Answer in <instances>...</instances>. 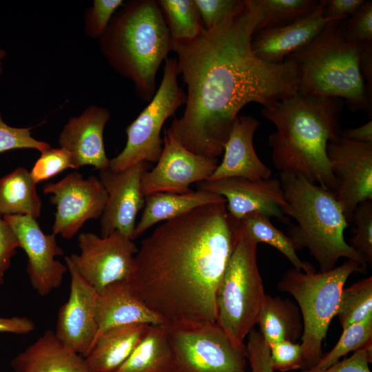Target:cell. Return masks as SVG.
<instances>
[{"label":"cell","mask_w":372,"mask_h":372,"mask_svg":"<svg viewBox=\"0 0 372 372\" xmlns=\"http://www.w3.org/2000/svg\"><path fill=\"white\" fill-rule=\"evenodd\" d=\"M259 19L254 0H241L218 25L203 27L192 39H172L187 93L183 115L166 130L194 154L218 158L247 104L269 107L298 94L291 61L271 63L254 54L251 41Z\"/></svg>","instance_id":"6da1fadb"},{"label":"cell","mask_w":372,"mask_h":372,"mask_svg":"<svg viewBox=\"0 0 372 372\" xmlns=\"http://www.w3.org/2000/svg\"><path fill=\"white\" fill-rule=\"evenodd\" d=\"M237 224L226 203L205 205L165 221L141 241L127 282L168 328L216 323L217 289Z\"/></svg>","instance_id":"7a4b0ae2"},{"label":"cell","mask_w":372,"mask_h":372,"mask_svg":"<svg viewBox=\"0 0 372 372\" xmlns=\"http://www.w3.org/2000/svg\"><path fill=\"white\" fill-rule=\"evenodd\" d=\"M343 105L340 98L298 93L262 108L261 114L276 129L268 143L273 165L280 174L300 176L335 192L337 181L327 148L340 137Z\"/></svg>","instance_id":"3957f363"},{"label":"cell","mask_w":372,"mask_h":372,"mask_svg":"<svg viewBox=\"0 0 372 372\" xmlns=\"http://www.w3.org/2000/svg\"><path fill=\"white\" fill-rule=\"evenodd\" d=\"M279 179L286 201L282 211L296 221L287 229L296 250L307 249L320 271L333 269L341 258L366 268L364 259L344 239L349 223L335 192L300 176L280 173Z\"/></svg>","instance_id":"277c9868"},{"label":"cell","mask_w":372,"mask_h":372,"mask_svg":"<svg viewBox=\"0 0 372 372\" xmlns=\"http://www.w3.org/2000/svg\"><path fill=\"white\" fill-rule=\"evenodd\" d=\"M347 19L330 21L310 43L285 59L294 64L298 94L340 98L351 110H366L371 99L360 71L365 43L345 39Z\"/></svg>","instance_id":"5b68a950"},{"label":"cell","mask_w":372,"mask_h":372,"mask_svg":"<svg viewBox=\"0 0 372 372\" xmlns=\"http://www.w3.org/2000/svg\"><path fill=\"white\" fill-rule=\"evenodd\" d=\"M105 32L104 48L112 64L133 81L141 99L149 102L156 92L157 71L172 51L157 1L131 2Z\"/></svg>","instance_id":"8992f818"},{"label":"cell","mask_w":372,"mask_h":372,"mask_svg":"<svg viewBox=\"0 0 372 372\" xmlns=\"http://www.w3.org/2000/svg\"><path fill=\"white\" fill-rule=\"evenodd\" d=\"M363 271L365 268L358 262L347 260L327 271L317 272L309 264L304 271L293 268L281 277L278 289L294 298L302 316L303 369L315 366L323 355L322 342L337 314L346 281L353 273Z\"/></svg>","instance_id":"52a82bcc"},{"label":"cell","mask_w":372,"mask_h":372,"mask_svg":"<svg viewBox=\"0 0 372 372\" xmlns=\"http://www.w3.org/2000/svg\"><path fill=\"white\" fill-rule=\"evenodd\" d=\"M258 243L238 220L236 239L216 297L218 325L238 347L257 324L266 293L257 262Z\"/></svg>","instance_id":"ba28073f"},{"label":"cell","mask_w":372,"mask_h":372,"mask_svg":"<svg viewBox=\"0 0 372 372\" xmlns=\"http://www.w3.org/2000/svg\"><path fill=\"white\" fill-rule=\"evenodd\" d=\"M178 74L176 58L167 57L158 89L146 107L125 129L126 145L120 154L110 160V169L120 172L141 162L158 161L163 151V125L186 101V93L178 84Z\"/></svg>","instance_id":"9c48e42d"},{"label":"cell","mask_w":372,"mask_h":372,"mask_svg":"<svg viewBox=\"0 0 372 372\" xmlns=\"http://www.w3.org/2000/svg\"><path fill=\"white\" fill-rule=\"evenodd\" d=\"M168 329L174 372H247L245 347H236L217 323Z\"/></svg>","instance_id":"30bf717a"},{"label":"cell","mask_w":372,"mask_h":372,"mask_svg":"<svg viewBox=\"0 0 372 372\" xmlns=\"http://www.w3.org/2000/svg\"><path fill=\"white\" fill-rule=\"evenodd\" d=\"M78 242L80 254L69 258L98 293L112 283L128 279L138 251L133 240L116 231L106 237L83 232Z\"/></svg>","instance_id":"8fae6325"},{"label":"cell","mask_w":372,"mask_h":372,"mask_svg":"<svg viewBox=\"0 0 372 372\" xmlns=\"http://www.w3.org/2000/svg\"><path fill=\"white\" fill-rule=\"evenodd\" d=\"M43 191L51 194L50 201L56 205L52 234L66 239L74 236L87 220L101 218L107 197L99 178L85 179L77 172L45 184Z\"/></svg>","instance_id":"7c38bea8"},{"label":"cell","mask_w":372,"mask_h":372,"mask_svg":"<svg viewBox=\"0 0 372 372\" xmlns=\"http://www.w3.org/2000/svg\"><path fill=\"white\" fill-rule=\"evenodd\" d=\"M337 181L335 190L349 225L358 205L372 200V142H359L341 136L327 148Z\"/></svg>","instance_id":"4fadbf2b"},{"label":"cell","mask_w":372,"mask_h":372,"mask_svg":"<svg viewBox=\"0 0 372 372\" xmlns=\"http://www.w3.org/2000/svg\"><path fill=\"white\" fill-rule=\"evenodd\" d=\"M218 165V158L191 152L165 129L160 158L156 166L142 176V193L145 197L156 192L189 193L193 191L189 185L207 180Z\"/></svg>","instance_id":"5bb4252c"},{"label":"cell","mask_w":372,"mask_h":372,"mask_svg":"<svg viewBox=\"0 0 372 372\" xmlns=\"http://www.w3.org/2000/svg\"><path fill=\"white\" fill-rule=\"evenodd\" d=\"M3 218L28 256L26 271L32 287L41 296L59 288L68 268L55 259L64 254L56 242V235L44 234L37 219L30 216L5 215Z\"/></svg>","instance_id":"9a60e30c"},{"label":"cell","mask_w":372,"mask_h":372,"mask_svg":"<svg viewBox=\"0 0 372 372\" xmlns=\"http://www.w3.org/2000/svg\"><path fill=\"white\" fill-rule=\"evenodd\" d=\"M71 281L68 300L60 307L56 319V337L65 345L85 358L98 333L96 299L98 292L65 257Z\"/></svg>","instance_id":"2e32d148"},{"label":"cell","mask_w":372,"mask_h":372,"mask_svg":"<svg viewBox=\"0 0 372 372\" xmlns=\"http://www.w3.org/2000/svg\"><path fill=\"white\" fill-rule=\"evenodd\" d=\"M149 168V163L141 162L120 172L109 167L99 171V179L107 195L100 218L101 236L118 231L133 240L136 216L145 205L141 178Z\"/></svg>","instance_id":"e0dca14e"},{"label":"cell","mask_w":372,"mask_h":372,"mask_svg":"<svg viewBox=\"0 0 372 372\" xmlns=\"http://www.w3.org/2000/svg\"><path fill=\"white\" fill-rule=\"evenodd\" d=\"M197 187L198 189L223 196L229 214L236 220H240L249 214L259 213L290 224L282 211L286 201L278 178L270 177L252 180L231 177L204 180L198 183Z\"/></svg>","instance_id":"ac0fdd59"},{"label":"cell","mask_w":372,"mask_h":372,"mask_svg":"<svg viewBox=\"0 0 372 372\" xmlns=\"http://www.w3.org/2000/svg\"><path fill=\"white\" fill-rule=\"evenodd\" d=\"M110 116L106 109L92 106L81 116L71 118L63 127L59 143L70 153L75 169L83 165H92L99 171L109 167L103 130Z\"/></svg>","instance_id":"d6986e66"},{"label":"cell","mask_w":372,"mask_h":372,"mask_svg":"<svg viewBox=\"0 0 372 372\" xmlns=\"http://www.w3.org/2000/svg\"><path fill=\"white\" fill-rule=\"evenodd\" d=\"M323 12V0H320L311 14L287 25L255 32L251 41L254 54L268 63H282L289 54L310 43L331 21Z\"/></svg>","instance_id":"ffe728a7"},{"label":"cell","mask_w":372,"mask_h":372,"mask_svg":"<svg viewBox=\"0 0 372 372\" xmlns=\"http://www.w3.org/2000/svg\"><path fill=\"white\" fill-rule=\"evenodd\" d=\"M260 122L251 116H238L224 147V156L206 180L240 177L249 180L269 178L272 171L258 156L254 136Z\"/></svg>","instance_id":"44dd1931"},{"label":"cell","mask_w":372,"mask_h":372,"mask_svg":"<svg viewBox=\"0 0 372 372\" xmlns=\"http://www.w3.org/2000/svg\"><path fill=\"white\" fill-rule=\"evenodd\" d=\"M96 320V338L116 327L164 324L163 320L136 296L127 280L112 283L98 293Z\"/></svg>","instance_id":"7402d4cb"},{"label":"cell","mask_w":372,"mask_h":372,"mask_svg":"<svg viewBox=\"0 0 372 372\" xmlns=\"http://www.w3.org/2000/svg\"><path fill=\"white\" fill-rule=\"evenodd\" d=\"M11 366L14 372H92L85 358L61 342L52 330L19 353Z\"/></svg>","instance_id":"603a6c76"},{"label":"cell","mask_w":372,"mask_h":372,"mask_svg":"<svg viewBox=\"0 0 372 372\" xmlns=\"http://www.w3.org/2000/svg\"><path fill=\"white\" fill-rule=\"evenodd\" d=\"M149 324H133L109 329L99 335L85 358L92 372H115L146 333Z\"/></svg>","instance_id":"cb8c5ba5"},{"label":"cell","mask_w":372,"mask_h":372,"mask_svg":"<svg viewBox=\"0 0 372 372\" xmlns=\"http://www.w3.org/2000/svg\"><path fill=\"white\" fill-rule=\"evenodd\" d=\"M220 203H226L223 196L201 189L187 194L156 192L149 194L145 196L144 210L136 225L133 240L157 223L182 216L200 206Z\"/></svg>","instance_id":"d4e9b609"},{"label":"cell","mask_w":372,"mask_h":372,"mask_svg":"<svg viewBox=\"0 0 372 372\" xmlns=\"http://www.w3.org/2000/svg\"><path fill=\"white\" fill-rule=\"evenodd\" d=\"M115 372H174L168 327L149 325L126 361Z\"/></svg>","instance_id":"484cf974"},{"label":"cell","mask_w":372,"mask_h":372,"mask_svg":"<svg viewBox=\"0 0 372 372\" xmlns=\"http://www.w3.org/2000/svg\"><path fill=\"white\" fill-rule=\"evenodd\" d=\"M257 324L268 347L282 340L296 342L303 331L298 307L289 298L267 294Z\"/></svg>","instance_id":"4316f807"},{"label":"cell","mask_w":372,"mask_h":372,"mask_svg":"<svg viewBox=\"0 0 372 372\" xmlns=\"http://www.w3.org/2000/svg\"><path fill=\"white\" fill-rule=\"evenodd\" d=\"M42 202L37 183L25 168L18 167L0 178V214L27 215L37 218Z\"/></svg>","instance_id":"83f0119b"},{"label":"cell","mask_w":372,"mask_h":372,"mask_svg":"<svg viewBox=\"0 0 372 372\" xmlns=\"http://www.w3.org/2000/svg\"><path fill=\"white\" fill-rule=\"evenodd\" d=\"M239 222L248 236L258 244L266 243L276 249L290 261L293 268L302 271L307 269L310 263L300 260L291 238L276 227L269 217L259 213H251Z\"/></svg>","instance_id":"f1b7e54d"},{"label":"cell","mask_w":372,"mask_h":372,"mask_svg":"<svg viewBox=\"0 0 372 372\" xmlns=\"http://www.w3.org/2000/svg\"><path fill=\"white\" fill-rule=\"evenodd\" d=\"M259 12L254 33L267 28L291 23L311 14L318 6V0H254Z\"/></svg>","instance_id":"f546056e"},{"label":"cell","mask_w":372,"mask_h":372,"mask_svg":"<svg viewBox=\"0 0 372 372\" xmlns=\"http://www.w3.org/2000/svg\"><path fill=\"white\" fill-rule=\"evenodd\" d=\"M171 38L185 40L195 38L203 28L194 0H159Z\"/></svg>","instance_id":"4dcf8cb0"},{"label":"cell","mask_w":372,"mask_h":372,"mask_svg":"<svg viewBox=\"0 0 372 372\" xmlns=\"http://www.w3.org/2000/svg\"><path fill=\"white\" fill-rule=\"evenodd\" d=\"M364 347H372V315L344 329L337 343L313 367L301 372H321L340 360L350 352Z\"/></svg>","instance_id":"1f68e13d"},{"label":"cell","mask_w":372,"mask_h":372,"mask_svg":"<svg viewBox=\"0 0 372 372\" xmlns=\"http://www.w3.org/2000/svg\"><path fill=\"white\" fill-rule=\"evenodd\" d=\"M372 315V277L342 289L336 316L342 329Z\"/></svg>","instance_id":"d6a6232c"},{"label":"cell","mask_w":372,"mask_h":372,"mask_svg":"<svg viewBox=\"0 0 372 372\" xmlns=\"http://www.w3.org/2000/svg\"><path fill=\"white\" fill-rule=\"evenodd\" d=\"M353 224L349 245L370 266L372 265V200L363 201L355 209L351 224Z\"/></svg>","instance_id":"836d02e7"},{"label":"cell","mask_w":372,"mask_h":372,"mask_svg":"<svg viewBox=\"0 0 372 372\" xmlns=\"http://www.w3.org/2000/svg\"><path fill=\"white\" fill-rule=\"evenodd\" d=\"M68 168L75 169L70 153L63 147H50L41 152L30 174L37 184Z\"/></svg>","instance_id":"e575fe53"},{"label":"cell","mask_w":372,"mask_h":372,"mask_svg":"<svg viewBox=\"0 0 372 372\" xmlns=\"http://www.w3.org/2000/svg\"><path fill=\"white\" fill-rule=\"evenodd\" d=\"M270 363L273 371L282 372L304 369L300 343L282 340L269 347Z\"/></svg>","instance_id":"d590c367"},{"label":"cell","mask_w":372,"mask_h":372,"mask_svg":"<svg viewBox=\"0 0 372 372\" xmlns=\"http://www.w3.org/2000/svg\"><path fill=\"white\" fill-rule=\"evenodd\" d=\"M34 149L41 152L50 148L48 143L34 139L30 128L14 127L6 124L0 112V153L14 149Z\"/></svg>","instance_id":"8d00e7d4"},{"label":"cell","mask_w":372,"mask_h":372,"mask_svg":"<svg viewBox=\"0 0 372 372\" xmlns=\"http://www.w3.org/2000/svg\"><path fill=\"white\" fill-rule=\"evenodd\" d=\"M344 33L347 41L357 43L372 41V1L371 0L365 1L362 7L346 20Z\"/></svg>","instance_id":"74e56055"},{"label":"cell","mask_w":372,"mask_h":372,"mask_svg":"<svg viewBox=\"0 0 372 372\" xmlns=\"http://www.w3.org/2000/svg\"><path fill=\"white\" fill-rule=\"evenodd\" d=\"M240 2L241 0H194L203 27L207 30L220 24Z\"/></svg>","instance_id":"f35d334b"},{"label":"cell","mask_w":372,"mask_h":372,"mask_svg":"<svg viewBox=\"0 0 372 372\" xmlns=\"http://www.w3.org/2000/svg\"><path fill=\"white\" fill-rule=\"evenodd\" d=\"M245 353L251 372H274L270 363L269 349L259 331L248 334Z\"/></svg>","instance_id":"ab89813d"},{"label":"cell","mask_w":372,"mask_h":372,"mask_svg":"<svg viewBox=\"0 0 372 372\" xmlns=\"http://www.w3.org/2000/svg\"><path fill=\"white\" fill-rule=\"evenodd\" d=\"M18 248L20 246L15 234L0 214V285L4 282L5 273Z\"/></svg>","instance_id":"60d3db41"},{"label":"cell","mask_w":372,"mask_h":372,"mask_svg":"<svg viewBox=\"0 0 372 372\" xmlns=\"http://www.w3.org/2000/svg\"><path fill=\"white\" fill-rule=\"evenodd\" d=\"M371 360L372 347H364L353 351L349 358L336 362L321 372H371L369 368Z\"/></svg>","instance_id":"b9f144b4"},{"label":"cell","mask_w":372,"mask_h":372,"mask_svg":"<svg viewBox=\"0 0 372 372\" xmlns=\"http://www.w3.org/2000/svg\"><path fill=\"white\" fill-rule=\"evenodd\" d=\"M122 0H95L91 12V31L95 36L103 34L114 11Z\"/></svg>","instance_id":"7bdbcfd3"},{"label":"cell","mask_w":372,"mask_h":372,"mask_svg":"<svg viewBox=\"0 0 372 372\" xmlns=\"http://www.w3.org/2000/svg\"><path fill=\"white\" fill-rule=\"evenodd\" d=\"M364 0H323V15L329 20L347 19L364 3Z\"/></svg>","instance_id":"ee69618b"},{"label":"cell","mask_w":372,"mask_h":372,"mask_svg":"<svg viewBox=\"0 0 372 372\" xmlns=\"http://www.w3.org/2000/svg\"><path fill=\"white\" fill-rule=\"evenodd\" d=\"M34 322L25 316L0 317V333L25 335L33 331Z\"/></svg>","instance_id":"f6af8a7d"},{"label":"cell","mask_w":372,"mask_h":372,"mask_svg":"<svg viewBox=\"0 0 372 372\" xmlns=\"http://www.w3.org/2000/svg\"><path fill=\"white\" fill-rule=\"evenodd\" d=\"M372 41L364 43L361 59L360 71L364 79L367 93L371 99V80H372Z\"/></svg>","instance_id":"bcb514c9"},{"label":"cell","mask_w":372,"mask_h":372,"mask_svg":"<svg viewBox=\"0 0 372 372\" xmlns=\"http://www.w3.org/2000/svg\"><path fill=\"white\" fill-rule=\"evenodd\" d=\"M340 136L359 142H372V121L358 127L345 129L341 132Z\"/></svg>","instance_id":"7dc6e473"},{"label":"cell","mask_w":372,"mask_h":372,"mask_svg":"<svg viewBox=\"0 0 372 372\" xmlns=\"http://www.w3.org/2000/svg\"><path fill=\"white\" fill-rule=\"evenodd\" d=\"M6 55L5 51L0 50V74L2 72V68H1V60L4 58Z\"/></svg>","instance_id":"c3c4849f"}]
</instances>
